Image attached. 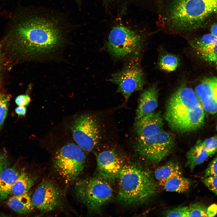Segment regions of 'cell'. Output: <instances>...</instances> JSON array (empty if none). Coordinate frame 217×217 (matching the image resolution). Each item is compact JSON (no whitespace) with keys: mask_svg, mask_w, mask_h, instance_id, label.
Here are the masks:
<instances>
[{"mask_svg":"<svg viewBox=\"0 0 217 217\" xmlns=\"http://www.w3.org/2000/svg\"><path fill=\"white\" fill-rule=\"evenodd\" d=\"M22 14L2 45L5 66L52 54L65 42L70 31L67 18L55 10L31 7Z\"/></svg>","mask_w":217,"mask_h":217,"instance_id":"1","label":"cell"},{"mask_svg":"<svg viewBox=\"0 0 217 217\" xmlns=\"http://www.w3.org/2000/svg\"><path fill=\"white\" fill-rule=\"evenodd\" d=\"M164 117L172 130L187 133L197 130L202 126L204 110L194 91L183 84L169 97Z\"/></svg>","mask_w":217,"mask_h":217,"instance_id":"2","label":"cell"},{"mask_svg":"<svg viewBox=\"0 0 217 217\" xmlns=\"http://www.w3.org/2000/svg\"><path fill=\"white\" fill-rule=\"evenodd\" d=\"M166 13L167 22L171 29L189 31L217 15V0H171Z\"/></svg>","mask_w":217,"mask_h":217,"instance_id":"3","label":"cell"},{"mask_svg":"<svg viewBox=\"0 0 217 217\" xmlns=\"http://www.w3.org/2000/svg\"><path fill=\"white\" fill-rule=\"evenodd\" d=\"M117 179L119 189L117 199L124 205L142 203L157 193L156 185L151 174L137 164H124Z\"/></svg>","mask_w":217,"mask_h":217,"instance_id":"4","label":"cell"},{"mask_svg":"<svg viewBox=\"0 0 217 217\" xmlns=\"http://www.w3.org/2000/svg\"><path fill=\"white\" fill-rule=\"evenodd\" d=\"M74 189L78 199L93 212L99 211L113 196L110 185L104 179L96 177L78 181Z\"/></svg>","mask_w":217,"mask_h":217,"instance_id":"5","label":"cell"},{"mask_svg":"<svg viewBox=\"0 0 217 217\" xmlns=\"http://www.w3.org/2000/svg\"><path fill=\"white\" fill-rule=\"evenodd\" d=\"M98 116L85 114L76 117L71 129L73 138L83 150L90 151L97 147L102 137L103 127Z\"/></svg>","mask_w":217,"mask_h":217,"instance_id":"6","label":"cell"},{"mask_svg":"<svg viewBox=\"0 0 217 217\" xmlns=\"http://www.w3.org/2000/svg\"><path fill=\"white\" fill-rule=\"evenodd\" d=\"M85 161L83 150L73 143L58 149L53 159L56 171L67 182L74 180L80 175L84 169Z\"/></svg>","mask_w":217,"mask_h":217,"instance_id":"7","label":"cell"},{"mask_svg":"<svg viewBox=\"0 0 217 217\" xmlns=\"http://www.w3.org/2000/svg\"><path fill=\"white\" fill-rule=\"evenodd\" d=\"M175 144L173 136L163 130L150 137L137 138L134 147L140 157L151 163H157L171 153Z\"/></svg>","mask_w":217,"mask_h":217,"instance_id":"8","label":"cell"},{"mask_svg":"<svg viewBox=\"0 0 217 217\" xmlns=\"http://www.w3.org/2000/svg\"><path fill=\"white\" fill-rule=\"evenodd\" d=\"M141 42V37L137 32L118 24L109 33L107 47L111 55L116 58H122L138 52Z\"/></svg>","mask_w":217,"mask_h":217,"instance_id":"9","label":"cell"},{"mask_svg":"<svg viewBox=\"0 0 217 217\" xmlns=\"http://www.w3.org/2000/svg\"><path fill=\"white\" fill-rule=\"evenodd\" d=\"M109 80L117 84V92L121 93L127 101L132 94L142 89L145 79L142 71L135 63H130L121 71L113 74Z\"/></svg>","mask_w":217,"mask_h":217,"instance_id":"10","label":"cell"},{"mask_svg":"<svg viewBox=\"0 0 217 217\" xmlns=\"http://www.w3.org/2000/svg\"><path fill=\"white\" fill-rule=\"evenodd\" d=\"M31 199L35 207L46 212L58 209L64 202L63 193L61 189L48 180L42 181L38 185Z\"/></svg>","mask_w":217,"mask_h":217,"instance_id":"11","label":"cell"},{"mask_svg":"<svg viewBox=\"0 0 217 217\" xmlns=\"http://www.w3.org/2000/svg\"><path fill=\"white\" fill-rule=\"evenodd\" d=\"M97 168L101 178L113 181L117 179L123 166V155L114 149L104 150L97 156Z\"/></svg>","mask_w":217,"mask_h":217,"instance_id":"12","label":"cell"},{"mask_svg":"<svg viewBox=\"0 0 217 217\" xmlns=\"http://www.w3.org/2000/svg\"><path fill=\"white\" fill-rule=\"evenodd\" d=\"M194 92L204 111L211 114H217V77L203 79Z\"/></svg>","mask_w":217,"mask_h":217,"instance_id":"13","label":"cell"},{"mask_svg":"<svg viewBox=\"0 0 217 217\" xmlns=\"http://www.w3.org/2000/svg\"><path fill=\"white\" fill-rule=\"evenodd\" d=\"M164 122L160 112L155 111L135 121L134 125L137 138H142L157 134L163 131Z\"/></svg>","mask_w":217,"mask_h":217,"instance_id":"14","label":"cell"},{"mask_svg":"<svg viewBox=\"0 0 217 217\" xmlns=\"http://www.w3.org/2000/svg\"><path fill=\"white\" fill-rule=\"evenodd\" d=\"M191 47L203 60L214 63L217 55V37L211 33L190 41Z\"/></svg>","mask_w":217,"mask_h":217,"instance_id":"15","label":"cell"},{"mask_svg":"<svg viewBox=\"0 0 217 217\" xmlns=\"http://www.w3.org/2000/svg\"><path fill=\"white\" fill-rule=\"evenodd\" d=\"M158 92L156 85H152L141 94L138 101L135 121L155 111L158 106Z\"/></svg>","mask_w":217,"mask_h":217,"instance_id":"16","label":"cell"},{"mask_svg":"<svg viewBox=\"0 0 217 217\" xmlns=\"http://www.w3.org/2000/svg\"><path fill=\"white\" fill-rule=\"evenodd\" d=\"M210 156L203 145L202 140H199L187 153L186 166L192 171L196 166L203 163Z\"/></svg>","mask_w":217,"mask_h":217,"instance_id":"17","label":"cell"},{"mask_svg":"<svg viewBox=\"0 0 217 217\" xmlns=\"http://www.w3.org/2000/svg\"><path fill=\"white\" fill-rule=\"evenodd\" d=\"M19 174L14 168H7L0 173V201L6 199Z\"/></svg>","mask_w":217,"mask_h":217,"instance_id":"18","label":"cell"},{"mask_svg":"<svg viewBox=\"0 0 217 217\" xmlns=\"http://www.w3.org/2000/svg\"><path fill=\"white\" fill-rule=\"evenodd\" d=\"M7 204L10 208L21 214L31 212L35 207L28 193L19 196L13 195L8 200Z\"/></svg>","mask_w":217,"mask_h":217,"instance_id":"19","label":"cell"},{"mask_svg":"<svg viewBox=\"0 0 217 217\" xmlns=\"http://www.w3.org/2000/svg\"><path fill=\"white\" fill-rule=\"evenodd\" d=\"M182 174V170L178 163L173 161L168 162L159 167L155 170L156 179L160 184L178 175Z\"/></svg>","mask_w":217,"mask_h":217,"instance_id":"20","label":"cell"},{"mask_svg":"<svg viewBox=\"0 0 217 217\" xmlns=\"http://www.w3.org/2000/svg\"><path fill=\"white\" fill-rule=\"evenodd\" d=\"M36 179L35 177L26 172H21L13 185L11 193L15 196L28 193L35 184Z\"/></svg>","mask_w":217,"mask_h":217,"instance_id":"21","label":"cell"},{"mask_svg":"<svg viewBox=\"0 0 217 217\" xmlns=\"http://www.w3.org/2000/svg\"><path fill=\"white\" fill-rule=\"evenodd\" d=\"M160 184L166 191L183 193L189 190L192 182L190 180L180 174L173 176Z\"/></svg>","mask_w":217,"mask_h":217,"instance_id":"22","label":"cell"},{"mask_svg":"<svg viewBox=\"0 0 217 217\" xmlns=\"http://www.w3.org/2000/svg\"><path fill=\"white\" fill-rule=\"evenodd\" d=\"M189 217H213L217 213V205L213 204L207 206L198 202L188 206Z\"/></svg>","mask_w":217,"mask_h":217,"instance_id":"23","label":"cell"},{"mask_svg":"<svg viewBox=\"0 0 217 217\" xmlns=\"http://www.w3.org/2000/svg\"><path fill=\"white\" fill-rule=\"evenodd\" d=\"M179 63V60L176 56L167 54L160 59L159 65L162 69L168 72H172L176 70Z\"/></svg>","mask_w":217,"mask_h":217,"instance_id":"24","label":"cell"},{"mask_svg":"<svg viewBox=\"0 0 217 217\" xmlns=\"http://www.w3.org/2000/svg\"><path fill=\"white\" fill-rule=\"evenodd\" d=\"M10 96L0 93V130L6 117Z\"/></svg>","mask_w":217,"mask_h":217,"instance_id":"25","label":"cell"},{"mask_svg":"<svg viewBox=\"0 0 217 217\" xmlns=\"http://www.w3.org/2000/svg\"><path fill=\"white\" fill-rule=\"evenodd\" d=\"M202 144L210 156L214 154L217 152V135L202 140Z\"/></svg>","mask_w":217,"mask_h":217,"instance_id":"26","label":"cell"},{"mask_svg":"<svg viewBox=\"0 0 217 217\" xmlns=\"http://www.w3.org/2000/svg\"><path fill=\"white\" fill-rule=\"evenodd\" d=\"M164 215L166 217H189L188 206H180L166 211Z\"/></svg>","mask_w":217,"mask_h":217,"instance_id":"27","label":"cell"},{"mask_svg":"<svg viewBox=\"0 0 217 217\" xmlns=\"http://www.w3.org/2000/svg\"><path fill=\"white\" fill-rule=\"evenodd\" d=\"M202 181L208 189L217 196V177L205 176Z\"/></svg>","mask_w":217,"mask_h":217,"instance_id":"28","label":"cell"},{"mask_svg":"<svg viewBox=\"0 0 217 217\" xmlns=\"http://www.w3.org/2000/svg\"><path fill=\"white\" fill-rule=\"evenodd\" d=\"M205 176L217 177V155L211 161L206 169Z\"/></svg>","mask_w":217,"mask_h":217,"instance_id":"29","label":"cell"},{"mask_svg":"<svg viewBox=\"0 0 217 217\" xmlns=\"http://www.w3.org/2000/svg\"><path fill=\"white\" fill-rule=\"evenodd\" d=\"M31 101V99L27 94L20 95L18 96L15 99V102L18 106H25L28 105Z\"/></svg>","mask_w":217,"mask_h":217,"instance_id":"30","label":"cell"},{"mask_svg":"<svg viewBox=\"0 0 217 217\" xmlns=\"http://www.w3.org/2000/svg\"><path fill=\"white\" fill-rule=\"evenodd\" d=\"M8 162L7 156L4 154L0 153V173L7 168Z\"/></svg>","mask_w":217,"mask_h":217,"instance_id":"31","label":"cell"},{"mask_svg":"<svg viewBox=\"0 0 217 217\" xmlns=\"http://www.w3.org/2000/svg\"><path fill=\"white\" fill-rule=\"evenodd\" d=\"M5 67L2 45L0 44V81L2 77L3 71Z\"/></svg>","mask_w":217,"mask_h":217,"instance_id":"32","label":"cell"},{"mask_svg":"<svg viewBox=\"0 0 217 217\" xmlns=\"http://www.w3.org/2000/svg\"><path fill=\"white\" fill-rule=\"evenodd\" d=\"M15 112L19 115H24L26 113V108L24 106H18L15 108Z\"/></svg>","mask_w":217,"mask_h":217,"instance_id":"33","label":"cell"},{"mask_svg":"<svg viewBox=\"0 0 217 217\" xmlns=\"http://www.w3.org/2000/svg\"><path fill=\"white\" fill-rule=\"evenodd\" d=\"M210 32L211 33L217 37V23L212 26Z\"/></svg>","mask_w":217,"mask_h":217,"instance_id":"34","label":"cell"},{"mask_svg":"<svg viewBox=\"0 0 217 217\" xmlns=\"http://www.w3.org/2000/svg\"><path fill=\"white\" fill-rule=\"evenodd\" d=\"M113 0H103L104 2L106 3H108Z\"/></svg>","mask_w":217,"mask_h":217,"instance_id":"35","label":"cell"},{"mask_svg":"<svg viewBox=\"0 0 217 217\" xmlns=\"http://www.w3.org/2000/svg\"><path fill=\"white\" fill-rule=\"evenodd\" d=\"M216 67L217 68V55L216 56V58L215 59V60L214 62V63Z\"/></svg>","mask_w":217,"mask_h":217,"instance_id":"36","label":"cell"},{"mask_svg":"<svg viewBox=\"0 0 217 217\" xmlns=\"http://www.w3.org/2000/svg\"><path fill=\"white\" fill-rule=\"evenodd\" d=\"M75 0L77 2V3L78 4H79L80 3V1H81V0Z\"/></svg>","mask_w":217,"mask_h":217,"instance_id":"37","label":"cell"},{"mask_svg":"<svg viewBox=\"0 0 217 217\" xmlns=\"http://www.w3.org/2000/svg\"><path fill=\"white\" fill-rule=\"evenodd\" d=\"M216 129H217V127H216Z\"/></svg>","mask_w":217,"mask_h":217,"instance_id":"38","label":"cell"}]
</instances>
